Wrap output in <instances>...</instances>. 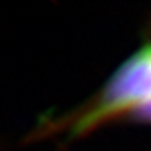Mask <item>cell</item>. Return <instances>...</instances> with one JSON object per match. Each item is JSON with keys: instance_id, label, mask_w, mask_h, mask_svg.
<instances>
[{"instance_id": "2", "label": "cell", "mask_w": 151, "mask_h": 151, "mask_svg": "<svg viewBox=\"0 0 151 151\" xmlns=\"http://www.w3.org/2000/svg\"><path fill=\"white\" fill-rule=\"evenodd\" d=\"M133 111H134V117H137L139 120L151 122V100H148V102H145V104L139 105L137 108H134Z\"/></svg>"}, {"instance_id": "1", "label": "cell", "mask_w": 151, "mask_h": 151, "mask_svg": "<svg viewBox=\"0 0 151 151\" xmlns=\"http://www.w3.org/2000/svg\"><path fill=\"white\" fill-rule=\"evenodd\" d=\"M151 100V45L143 46L114 73L94 105L76 123V133L97 125L116 113Z\"/></svg>"}]
</instances>
